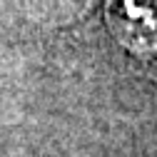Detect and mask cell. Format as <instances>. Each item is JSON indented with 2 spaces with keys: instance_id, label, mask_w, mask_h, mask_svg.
I'll return each mask as SVG.
<instances>
[{
  "instance_id": "1",
  "label": "cell",
  "mask_w": 157,
  "mask_h": 157,
  "mask_svg": "<svg viewBox=\"0 0 157 157\" xmlns=\"http://www.w3.org/2000/svg\"><path fill=\"white\" fill-rule=\"evenodd\" d=\"M110 25L130 50L157 63V0H110Z\"/></svg>"
}]
</instances>
